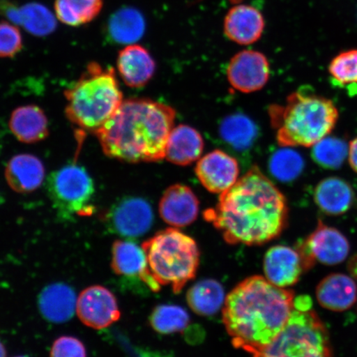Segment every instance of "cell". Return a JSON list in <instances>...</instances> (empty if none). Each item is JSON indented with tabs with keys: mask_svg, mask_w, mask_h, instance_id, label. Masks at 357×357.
<instances>
[{
	"mask_svg": "<svg viewBox=\"0 0 357 357\" xmlns=\"http://www.w3.org/2000/svg\"><path fill=\"white\" fill-rule=\"evenodd\" d=\"M284 195L257 167H253L220 194L215 207L204 217L220 231L225 242L259 245L271 242L288 220Z\"/></svg>",
	"mask_w": 357,
	"mask_h": 357,
	"instance_id": "obj_1",
	"label": "cell"
},
{
	"mask_svg": "<svg viewBox=\"0 0 357 357\" xmlns=\"http://www.w3.org/2000/svg\"><path fill=\"white\" fill-rule=\"evenodd\" d=\"M294 294L261 275L242 281L227 294L222 321L233 345L253 355L278 336L294 307Z\"/></svg>",
	"mask_w": 357,
	"mask_h": 357,
	"instance_id": "obj_2",
	"label": "cell"
},
{
	"mask_svg": "<svg viewBox=\"0 0 357 357\" xmlns=\"http://www.w3.org/2000/svg\"><path fill=\"white\" fill-rule=\"evenodd\" d=\"M176 113L169 105L149 99L123 100L96 133L102 151L124 162H156L166 158Z\"/></svg>",
	"mask_w": 357,
	"mask_h": 357,
	"instance_id": "obj_3",
	"label": "cell"
},
{
	"mask_svg": "<svg viewBox=\"0 0 357 357\" xmlns=\"http://www.w3.org/2000/svg\"><path fill=\"white\" fill-rule=\"evenodd\" d=\"M271 126L283 146H314L328 137L338 119V109L327 98L294 92L284 105L270 106Z\"/></svg>",
	"mask_w": 357,
	"mask_h": 357,
	"instance_id": "obj_4",
	"label": "cell"
},
{
	"mask_svg": "<svg viewBox=\"0 0 357 357\" xmlns=\"http://www.w3.org/2000/svg\"><path fill=\"white\" fill-rule=\"evenodd\" d=\"M66 114L75 126L96 133L121 106L123 93L114 69L89 63L82 77L67 89Z\"/></svg>",
	"mask_w": 357,
	"mask_h": 357,
	"instance_id": "obj_5",
	"label": "cell"
},
{
	"mask_svg": "<svg viewBox=\"0 0 357 357\" xmlns=\"http://www.w3.org/2000/svg\"><path fill=\"white\" fill-rule=\"evenodd\" d=\"M149 269L160 287L181 293L195 278L199 265V250L195 241L174 227L158 231L142 245Z\"/></svg>",
	"mask_w": 357,
	"mask_h": 357,
	"instance_id": "obj_6",
	"label": "cell"
},
{
	"mask_svg": "<svg viewBox=\"0 0 357 357\" xmlns=\"http://www.w3.org/2000/svg\"><path fill=\"white\" fill-rule=\"evenodd\" d=\"M252 357H333L329 334L310 297L294 298L287 325L270 344Z\"/></svg>",
	"mask_w": 357,
	"mask_h": 357,
	"instance_id": "obj_7",
	"label": "cell"
},
{
	"mask_svg": "<svg viewBox=\"0 0 357 357\" xmlns=\"http://www.w3.org/2000/svg\"><path fill=\"white\" fill-rule=\"evenodd\" d=\"M49 198L59 215L69 220L93 212L96 187L91 176L82 167L73 164L53 172L47 178Z\"/></svg>",
	"mask_w": 357,
	"mask_h": 357,
	"instance_id": "obj_8",
	"label": "cell"
},
{
	"mask_svg": "<svg viewBox=\"0 0 357 357\" xmlns=\"http://www.w3.org/2000/svg\"><path fill=\"white\" fill-rule=\"evenodd\" d=\"M297 248L307 271L317 261L328 266L342 262L349 253L350 244L340 231L319 221L315 230Z\"/></svg>",
	"mask_w": 357,
	"mask_h": 357,
	"instance_id": "obj_9",
	"label": "cell"
},
{
	"mask_svg": "<svg viewBox=\"0 0 357 357\" xmlns=\"http://www.w3.org/2000/svg\"><path fill=\"white\" fill-rule=\"evenodd\" d=\"M106 225L116 234L137 238L153 225V212L144 199L129 197L118 201L105 215Z\"/></svg>",
	"mask_w": 357,
	"mask_h": 357,
	"instance_id": "obj_10",
	"label": "cell"
},
{
	"mask_svg": "<svg viewBox=\"0 0 357 357\" xmlns=\"http://www.w3.org/2000/svg\"><path fill=\"white\" fill-rule=\"evenodd\" d=\"M77 314L82 322L93 329H104L121 317L117 300L109 289L93 285L79 294Z\"/></svg>",
	"mask_w": 357,
	"mask_h": 357,
	"instance_id": "obj_11",
	"label": "cell"
},
{
	"mask_svg": "<svg viewBox=\"0 0 357 357\" xmlns=\"http://www.w3.org/2000/svg\"><path fill=\"white\" fill-rule=\"evenodd\" d=\"M231 86L243 93L260 91L270 77V65L262 53L245 50L231 58L227 69Z\"/></svg>",
	"mask_w": 357,
	"mask_h": 357,
	"instance_id": "obj_12",
	"label": "cell"
},
{
	"mask_svg": "<svg viewBox=\"0 0 357 357\" xmlns=\"http://www.w3.org/2000/svg\"><path fill=\"white\" fill-rule=\"evenodd\" d=\"M195 173L205 189L213 194H222L238 181L239 165L233 156L214 150L199 159Z\"/></svg>",
	"mask_w": 357,
	"mask_h": 357,
	"instance_id": "obj_13",
	"label": "cell"
},
{
	"mask_svg": "<svg viewBox=\"0 0 357 357\" xmlns=\"http://www.w3.org/2000/svg\"><path fill=\"white\" fill-rule=\"evenodd\" d=\"M306 271L298 248L278 245L268 250L264 260L266 279L280 288L296 284Z\"/></svg>",
	"mask_w": 357,
	"mask_h": 357,
	"instance_id": "obj_14",
	"label": "cell"
},
{
	"mask_svg": "<svg viewBox=\"0 0 357 357\" xmlns=\"http://www.w3.org/2000/svg\"><path fill=\"white\" fill-rule=\"evenodd\" d=\"M199 202L193 190L184 185H174L165 191L159 203L163 221L175 227H184L197 220Z\"/></svg>",
	"mask_w": 357,
	"mask_h": 357,
	"instance_id": "obj_15",
	"label": "cell"
},
{
	"mask_svg": "<svg viewBox=\"0 0 357 357\" xmlns=\"http://www.w3.org/2000/svg\"><path fill=\"white\" fill-rule=\"evenodd\" d=\"M111 265L115 274L139 278L154 292L162 287L150 273L144 249L130 241H115L112 248Z\"/></svg>",
	"mask_w": 357,
	"mask_h": 357,
	"instance_id": "obj_16",
	"label": "cell"
},
{
	"mask_svg": "<svg viewBox=\"0 0 357 357\" xmlns=\"http://www.w3.org/2000/svg\"><path fill=\"white\" fill-rule=\"evenodd\" d=\"M0 15L12 24L22 26L26 32L38 37L51 34L56 28V21L52 13L37 3L17 6L13 3L2 1L0 2Z\"/></svg>",
	"mask_w": 357,
	"mask_h": 357,
	"instance_id": "obj_17",
	"label": "cell"
},
{
	"mask_svg": "<svg viewBox=\"0 0 357 357\" xmlns=\"http://www.w3.org/2000/svg\"><path fill=\"white\" fill-rule=\"evenodd\" d=\"M265 29V20L256 8L238 4L227 13L225 33L231 41L250 45L261 38Z\"/></svg>",
	"mask_w": 357,
	"mask_h": 357,
	"instance_id": "obj_18",
	"label": "cell"
},
{
	"mask_svg": "<svg viewBox=\"0 0 357 357\" xmlns=\"http://www.w3.org/2000/svg\"><path fill=\"white\" fill-rule=\"evenodd\" d=\"M117 66L123 82L132 88L145 86L155 71V62L149 52L135 44L120 51Z\"/></svg>",
	"mask_w": 357,
	"mask_h": 357,
	"instance_id": "obj_19",
	"label": "cell"
},
{
	"mask_svg": "<svg viewBox=\"0 0 357 357\" xmlns=\"http://www.w3.org/2000/svg\"><path fill=\"white\" fill-rule=\"evenodd\" d=\"M317 300L328 310L342 312L349 310L357 301V287L354 279L344 274H332L319 284Z\"/></svg>",
	"mask_w": 357,
	"mask_h": 357,
	"instance_id": "obj_20",
	"label": "cell"
},
{
	"mask_svg": "<svg viewBox=\"0 0 357 357\" xmlns=\"http://www.w3.org/2000/svg\"><path fill=\"white\" fill-rule=\"evenodd\" d=\"M8 185L17 193H31L38 189L45 178L42 160L30 154L13 156L6 169Z\"/></svg>",
	"mask_w": 357,
	"mask_h": 357,
	"instance_id": "obj_21",
	"label": "cell"
},
{
	"mask_svg": "<svg viewBox=\"0 0 357 357\" xmlns=\"http://www.w3.org/2000/svg\"><path fill=\"white\" fill-rule=\"evenodd\" d=\"M204 142L196 129L188 125L174 128L168 137L166 158L178 166H188L200 158Z\"/></svg>",
	"mask_w": 357,
	"mask_h": 357,
	"instance_id": "obj_22",
	"label": "cell"
},
{
	"mask_svg": "<svg viewBox=\"0 0 357 357\" xmlns=\"http://www.w3.org/2000/svg\"><path fill=\"white\" fill-rule=\"evenodd\" d=\"M77 300L74 290L64 284L49 285L39 296V309L45 319L62 324L73 318Z\"/></svg>",
	"mask_w": 357,
	"mask_h": 357,
	"instance_id": "obj_23",
	"label": "cell"
},
{
	"mask_svg": "<svg viewBox=\"0 0 357 357\" xmlns=\"http://www.w3.org/2000/svg\"><path fill=\"white\" fill-rule=\"evenodd\" d=\"M10 128L17 139L24 144L43 141L49 134L46 114L38 106L33 105L19 107L13 111Z\"/></svg>",
	"mask_w": 357,
	"mask_h": 357,
	"instance_id": "obj_24",
	"label": "cell"
},
{
	"mask_svg": "<svg viewBox=\"0 0 357 357\" xmlns=\"http://www.w3.org/2000/svg\"><path fill=\"white\" fill-rule=\"evenodd\" d=\"M144 15L135 8L124 7L111 15L106 26L107 37L116 44L132 45L145 33Z\"/></svg>",
	"mask_w": 357,
	"mask_h": 357,
	"instance_id": "obj_25",
	"label": "cell"
},
{
	"mask_svg": "<svg viewBox=\"0 0 357 357\" xmlns=\"http://www.w3.org/2000/svg\"><path fill=\"white\" fill-rule=\"evenodd\" d=\"M354 194L351 187L340 178H325L316 187L314 199L326 213L340 215L351 206Z\"/></svg>",
	"mask_w": 357,
	"mask_h": 357,
	"instance_id": "obj_26",
	"label": "cell"
},
{
	"mask_svg": "<svg viewBox=\"0 0 357 357\" xmlns=\"http://www.w3.org/2000/svg\"><path fill=\"white\" fill-rule=\"evenodd\" d=\"M187 302L196 314L211 316L215 314L225 303V289L216 280H200L189 289Z\"/></svg>",
	"mask_w": 357,
	"mask_h": 357,
	"instance_id": "obj_27",
	"label": "cell"
},
{
	"mask_svg": "<svg viewBox=\"0 0 357 357\" xmlns=\"http://www.w3.org/2000/svg\"><path fill=\"white\" fill-rule=\"evenodd\" d=\"M220 132L222 139L238 151L249 149L258 134L257 125L243 114L227 117L221 124Z\"/></svg>",
	"mask_w": 357,
	"mask_h": 357,
	"instance_id": "obj_28",
	"label": "cell"
},
{
	"mask_svg": "<svg viewBox=\"0 0 357 357\" xmlns=\"http://www.w3.org/2000/svg\"><path fill=\"white\" fill-rule=\"evenodd\" d=\"M102 0H56L58 20L66 25L77 26L88 24L100 15Z\"/></svg>",
	"mask_w": 357,
	"mask_h": 357,
	"instance_id": "obj_29",
	"label": "cell"
},
{
	"mask_svg": "<svg viewBox=\"0 0 357 357\" xmlns=\"http://www.w3.org/2000/svg\"><path fill=\"white\" fill-rule=\"evenodd\" d=\"M150 323L155 331L171 334L185 331L190 324V316L183 307L176 305H160L151 315Z\"/></svg>",
	"mask_w": 357,
	"mask_h": 357,
	"instance_id": "obj_30",
	"label": "cell"
},
{
	"mask_svg": "<svg viewBox=\"0 0 357 357\" xmlns=\"http://www.w3.org/2000/svg\"><path fill=\"white\" fill-rule=\"evenodd\" d=\"M349 149L344 141L326 137L312 146V155L315 162L325 168L340 167L347 158Z\"/></svg>",
	"mask_w": 357,
	"mask_h": 357,
	"instance_id": "obj_31",
	"label": "cell"
},
{
	"mask_svg": "<svg viewBox=\"0 0 357 357\" xmlns=\"http://www.w3.org/2000/svg\"><path fill=\"white\" fill-rule=\"evenodd\" d=\"M305 162L297 151L280 149L271 156L270 169L272 175L281 181H290L300 176Z\"/></svg>",
	"mask_w": 357,
	"mask_h": 357,
	"instance_id": "obj_32",
	"label": "cell"
},
{
	"mask_svg": "<svg viewBox=\"0 0 357 357\" xmlns=\"http://www.w3.org/2000/svg\"><path fill=\"white\" fill-rule=\"evenodd\" d=\"M328 71L339 84H357V50L345 51L335 56L330 63Z\"/></svg>",
	"mask_w": 357,
	"mask_h": 357,
	"instance_id": "obj_33",
	"label": "cell"
},
{
	"mask_svg": "<svg viewBox=\"0 0 357 357\" xmlns=\"http://www.w3.org/2000/svg\"><path fill=\"white\" fill-rule=\"evenodd\" d=\"M22 49V37L19 29L8 22H0V57L12 58Z\"/></svg>",
	"mask_w": 357,
	"mask_h": 357,
	"instance_id": "obj_34",
	"label": "cell"
},
{
	"mask_svg": "<svg viewBox=\"0 0 357 357\" xmlns=\"http://www.w3.org/2000/svg\"><path fill=\"white\" fill-rule=\"evenodd\" d=\"M51 357H86V350L79 339L61 337L53 343Z\"/></svg>",
	"mask_w": 357,
	"mask_h": 357,
	"instance_id": "obj_35",
	"label": "cell"
},
{
	"mask_svg": "<svg viewBox=\"0 0 357 357\" xmlns=\"http://www.w3.org/2000/svg\"><path fill=\"white\" fill-rule=\"evenodd\" d=\"M348 159L351 168L357 173V137L351 142Z\"/></svg>",
	"mask_w": 357,
	"mask_h": 357,
	"instance_id": "obj_36",
	"label": "cell"
},
{
	"mask_svg": "<svg viewBox=\"0 0 357 357\" xmlns=\"http://www.w3.org/2000/svg\"><path fill=\"white\" fill-rule=\"evenodd\" d=\"M0 357H6V351L1 342H0Z\"/></svg>",
	"mask_w": 357,
	"mask_h": 357,
	"instance_id": "obj_37",
	"label": "cell"
},
{
	"mask_svg": "<svg viewBox=\"0 0 357 357\" xmlns=\"http://www.w3.org/2000/svg\"><path fill=\"white\" fill-rule=\"evenodd\" d=\"M230 1L233 3H240L241 2H242V0H230Z\"/></svg>",
	"mask_w": 357,
	"mask_h": 357,
	"instance_id": "obj_38",
	"label": "cell"
},
{
	"mask_svg": "<svg viewBox=\"0 0 357 357\" xmlns=\"http://www.w3.org/2000/svg\"><path fill=\"white\" fill-rule=\"evenodd\" d=\"M355 273L357 275V262H356V269H355Z\"/></svg>",
	"mask_w": 357,
	"mask_h": 357,
	"instance_id": "obj_39",
	"label": "cell"
},
{
	"mask_svg": "<svg viewBox=\"0 0 357 357\" xmlns=\"http://www.w3.org/2000/svg\"><path fill=\"white\" fill-rule=\"evenodd\" d=\"M16 357H24V356H16Z\"/></svg>",
	"mask_w": 357,
	"mask_h": 357,
	"instance_id": "obj_40",
	"label": "cell"
}]
</instances>
